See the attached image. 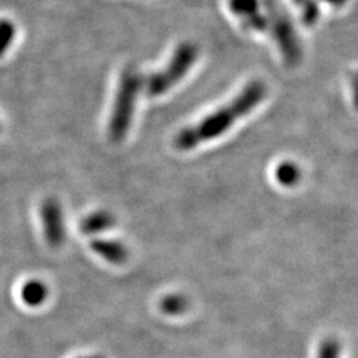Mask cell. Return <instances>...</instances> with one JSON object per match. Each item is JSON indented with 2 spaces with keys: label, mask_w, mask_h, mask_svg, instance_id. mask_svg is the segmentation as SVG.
<instances>
[{
  "label": "cell",
  "mask_w": 358,
  "mask_h": 358,
  "mask_svg": "<svg viewBox=\"0 0 358 358\" xmlns=\"http://www.w3.org/2000/svg\"><path fill=\"white\" fill-rule=\"evenodd\" d=\"M267 88L262 81H252L231 101L205 117L196 125L182 129L174 138L179 150L187 152L202 142L217 138L236 122V120L248 115L266 97Z\"/></svg>",
  "instance_id": "1"
},
{
  "label": "cell",
  "mask_w": 358,
  "mask_h": 358,
  "mask_svg": "<svg viewBox=\"0 0 358 358\" xmlns=\"http://www.w3.org/2000/svg\"><path fill=\"white\" fill-rule=\"evenodd\" d=\"M143 78L145 76L134 66L125 68L121 73L108 127L112 141H122L127 137L131 127L138 94L143 88Z\"/></svg>",
  "instance_id": "2"
},
{
  "label": "cell",
  "mask_w": 358,
  "mask_h": 358,
  "mask_svg": "<svg viewBox=\"0 0 358 358\" xmlns=\"http://www.w3.org/2000/svg\"><path fill=\"white\" fill-rule=\"evenodd\" d=\"M198 48L192 43H182L177 47L169 64L159 72L143 78L145 93L149 97H158L177 85L186 76L198 59Z\"/></svg>",
  "instance_id": "3"
},
{
  "label": "cell",
  "mask_w": 358,
  "mask_h": 358,
  "mask_svg": "<svg viewBox=\"0 0 358 358\" xmlns=\"http://www.w3.org/2000/svg\"><path fill=\"white\" fill-rule=\"evenodd\" d=\"M266 15L268 16V29L276 41L282 59L288 66L301 62L303 50L297 38L294 23L275 0H264Z\"/></svg>",
  "instance_id": "4"
},
{
  "label": "cell",
  "mask_w": 358,
  "mask_h": 358,
  "mask_svg": "<svg viewBox=\"0 0 358 358\" xmlns=\"http://www.w3.org/2000/svg\"><path fill=\"white\" fill-rule=\"evenodd\" d=\"M40 217L47 243L51 247H60L65 241L64 217L57 199L48 198L40 207Z\"/></svg>",
  "instance_id": "5"
},
{
  "label": "cell",
  "mask_w": 358,
  "mask_h": 358,
  "mask_svg": "<svg viewBox=\"0 0 358 358\" xmlns=\"http://www.w3.org/2000/svg\"><path fill=\"white\" fill-rule=\"evenodd\" d=\"M90 248L94 254L101 256L110 264H122L128 259L127 247L120 242H115V241L94 239L90 242Z\"/></svg>",
  "instance_id": "6"
},
{
  "label": "cell",
  "mask_w": 358,
  "mask_h": 358,
  "mask_svg": "<svg viewBox=\"0 0 358 358\" xmlns=\"http://www.w3.org/2000/svg\"><path fill=\"white\" fill-rule=\"evenodd\" d=\"M115 224V219L106 211H97L84 217L80 223V230L85 235H93L110 230Z\"/></svg>",
  "instance_id": "7"
},
{
  "label": "cell",
  "mask_w": 358,
  "mask_h": 358,
  "mask_svg": "<svg viewBox=\"0 0 358 358\" xmlns=\"http://www.w3.org/2000/svg\"><path fill=\"white\" fill-rule=\"evenodd\" d=\"M22 300L29 307L41 306L48 297V287L40 280H28L20 289Z\"/></svg>",
  "instance_id": "8"
},
{
  "label": "cell",
  "mask_w": 358,
  "mask_h": 358,
  "mask_svg": "<svg viewBox=\"0 0 358 358\" xmlns=\"http://www.w3.org/2000/svg\"><path fill=\"white\" fill-rule=\"evenodd\" d=\"M275 177L279 183L285 187H294L301 179V170L294 162L285 161L282 162L275 170Z\"/></svg>",
  "instance_id": "9"
},
{
  "label": "cell",
  "mask_w": 358,
  "mask_h": 358,
  "mask_svg": "<svg viewBox=\"0 0 358 358\" xmlns=\"http://www.w3.org/2000/svg\"><path fill=\"white\" fill-rule=\"evenodd\" d=\"M231 13L238 16L242 22L260 13V0H229Z\"/></svg>",
  "instance_id": "10"
},
{
  "label": "cell",
  "mask_w": 358,
  "mask_h": 358,
  "mask_svg": "<svg viewBox=\"0 0 358 358\" xmlns=\"http://www.w3.org/2000/svg\"><path fill=\"white\" fill-rule=\"evenodd\" d=\"M16 36V27L8 19H0V57L13 45Z\"/></svg>",
  "instance_id": "11"
},
{
  "label": "cell",
  "mask_w": 358,
  "mask_h": 358,
  "mask_svg": "<svg viewBox=\"0 0 358 358\" xmlns=\"http://www.w3.org/2000/svg\"><path fill=\"white\" fill-rule=\"evenodd\" d=\"M161 308L167 315H178L187 308V300L180 294H170L161 301Z\"/></svg>",
  "instance_id": "12"
},
{
  "label": "cell",
  "mask_w": 358,
  "mask_h": 358,
  "mask_svg": "<svg viewBox=\"0 0 358 358\" xmlns=\"http://www.w3.org/2000/svg\"><path fill=\"white\" fill-rule=\"evenodd\" d=\"M301 20L307 27L315 26L320 17V7L316 0H307L301 7Z\"/></svg>",
  "instance_id": "13"
},
{
  "label": "cell",
  "mask_w": 358,
  "mask_h": 358,
  "mask_svg": "<svg viewBox=\"0 0 358 358\" xmlns=\"http://www.w3.org/2000/svg\"><path fill=\"white\" fill-rule=\"evenodd\" d=\"M340 356V345L336 340L328 338L321 344L319 349V358H338Z\"/></svg>",
  "instance_id": "14"
},
{
  "label": "cell",
  "mask_w": 358,
  "mask_h": 358,
  "mask_svg": "<svg viewBox=\"0 0 358 358\" xmlns=\"http://www.w3.org/2000/svg\"><path fill=\"white\" fill-rule=\"evenodd\" d=\"M352 96H353V105L358 109V71L352 78Z\"/></svg>",
  "instance_id": "15"
},
{
  "label": "cell",
  "mask_w": 358,
  "mask_h": 358,
  "mask_svg": "<svg viewBox=\"0 0 358 358\" xmlns=\"http://www.w3.org/2000/svg\"><path fill=\"white\" fill-rule=\"evenodd\" d=\"M321 1L328 3V4H331L333 7H343L348 0H321Z\"/></svg>",
  "instance_id": "16"
},
{
  "label": "cell",
  "mask_w": 358,
  "mask_h": 358,
  "mask_svg": "<svg viewBox=\"0 0 358 358\" xmlns=\"http://www.w3.org/2000/svg\"><path fill=\"white\" fill-rule=\"evenodd\" d=\"M292 1H294V4H296L297 7H301L307 0H292Z\"/></svg>",
  "instance_id": "17"
}]
</instances>
